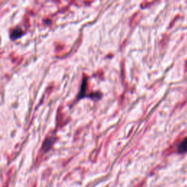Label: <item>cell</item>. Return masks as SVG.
Wrapping results in <instances>:
<instances>
[{
  "label": "cell",
  "instance_id": "6da1fadb",
  "mask_svg": "<svg viewBox=\"0 0 187 187\" xmlns=\"http://www.w3.org/2000/svg\"><path fill=\"white\" fill-rule=\"evenodd\" d=\"M178 151L180 153H185V152L187 151V138H186L185 140H184L180 143L178 148Z\"/></svg>",
  "mask_w": 187,
  "mask_h": 187
},
{
  "label": "cell",
  "instance_id": "7a4b0ae2",
  "mask_svg": "<svg viewBox=\"0 0 187 187\" xmlns=\"http://www.w3.org/2000/svg\"><path fill=\"white\" fill-rule=\"evenodd\" d=\"M53 139L52 138H47L46 140V141L44 142L43 143V145H42V150L46 151H48L50 148H51V145H52L53 144Z\"/></svg>",
  "mask_w": 187,
  "mask_h": 187
},
{
  "label": "cell",
  "instance_id": "277c9868",
  "mask_svg": "<svg viewBox=\"0 0 187 187\" xmlns=\"http://www.w3.org/2000/svg\"><path fill=\"white\" fill-rule=\"evenodd\" d=\"M86 84H87V81H86V78H83V83L81 86V89L79 93V98H82L85 96V91H86Z\"/></svg>",
  "mask_w": 187,
  "mask_h": 187
},
{
  "label": "cell",
  "instance_id": "3957f363",
  "mask_svg": "<svg viewBox=\"0 0 187 187\" xmlns=\"http://www.w3.org/2000/svg\"><path fill=\"white\" fill-rule=\"evenodd\" d=\"M22 33L23 32H22L21 29H19V28H16V29H15L13 31L12 34H11V38L13 40L17 39V38H19V37H20L22 35Z\"/></svg>",
  "mask_w": 187,
  "mask_h": 187
}]
</instances>
